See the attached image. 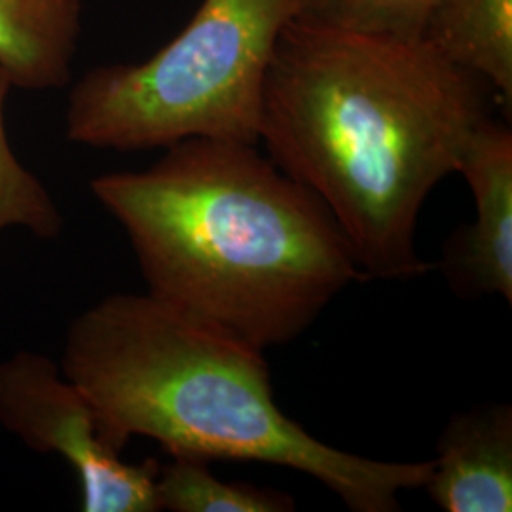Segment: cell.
Here are the masks:
<instances>
[{
    "instance_id": "7a4b0ae2",
    "label": "cell",
    "mask_w": 512,
    "mask_h": 512,
    "mask_svg": "<svg viewBox=\"0 0 512 512\" xmlns=\"http://www.w3.org/2000/svg\"><path fill=\"white\" fill-rule=\"evenodd\" d=\"M90 188L126 232L148 294L264 351L366 279L329 209L258 145L186 139Z\"/></svg>"
},
{
    "instance_id": "52a82bcc",
    "label": "cell",
    "mask_w": 512,
    "mask_h": 512,
    "mask_svg": "<svg viewBox=\"0 0 512 512\" xmlns=\"http://www.w3.org/2000/svg\"><path fill=\"white\" fill-rule=\"evenodd\" d=\"M421 490L446 512H511V404H476L448 421Z\"/></svg>"
},
{
    "instance_id": "7c38bea8",
    "label": "cell",
    "mask_w": 512,
    "mask_h": 512,
    "mask_svg": "<svg viewBox=\"0 0 512 512\" xmlns=\"http://www.w3.org/2000/svg\"><path fill=\"white\" fill-rule=\"evenodd\" d=\"M294 19L366 33L421 37L439 0H293Z\"/></svg>"
},
{
    "instance_id": "6da1fadb",
    "label": "cell",
    "mask_w": 512,
    "mask_h": 512,
    "mask_svg": "<svg viewBox=\"0 0 512 512\" xmlns=\"http://www.w3.org/2000/svg\"><path fill=\"white\" fill-rule=\"evenodd\" d=\"M490 84L421 37L291 19L264 82L258 145L329 209L366 279L433 270L421 207L492 118Z\"/></svg>"
},
{
    "instance_id": "9c48e42d",
    "label": "cell",
    "mask_w": 512,
    "mask_h": 512,
    "mask_svg": "<svg viewBox=\"0 0 512 512\" xmlns=\"http://www.w3.org/2000/svg\"><path fill=\"white\" fill-rule=\"evenodd\" d=\"M421 38L456 67L488 82L511 116L512 0H439Z\"/></svg>"
},
{
    "instance_id": "8fae6325",
    "label": "cell",
    "mask_w": 512,
    "mask_h": 512,
    "mask_svg": "<svg viewBox=\"0 0 512 512\" xmlns=\"http://www.w3.org/2000/svg\"><path fill=\"white\" fill-rule=\"evenodd\" d=\"M16 88L0 65V232L21 228L40 239H54L63 232V215L48 188L21 164L6 131V101Z\"/></svg>"
},
{
    "instance_id": "277c9868",
    "label": "cell",
    "mask_w": 512,
    "mask_h": 512,
    "mask_svg": "<svg viewBox=\"0 0 512 512\" xmlns=\"http://www.w3.org/2000/svg\"><path fill=\"white\" fill-rule=\"evenodd\" d=\"M293 0H203L183 31L139 63L84 74L67 137L118 152L186 139L258 145L264 82Z\"/></svg>"
},
{
    "instance_id": "5b68a950",
    "label": "cell",
    "mask_w": 512,
    "mask_h": 512,
    "mask_svg": "<svg viewBox=\"0 0 512 512\" xmlns=\"http://www.w3.org/2000/svg\"><path fill=\"white\" fill-rule=\"evenodd\" d=\"M0 425L27 448L65 459L84 512H158L160 463H129L84 391L37 351L0 361Z\"/></svg>"
},
{
    "instance_id": "30bf717a",
    "label": "cell",
    "mask_w": 512,
    "mask_h": 512,
    "mask_svg": "<svg viewBox=\"0 0 512 512\" xmlns=\"http://www.w3.org/2000/svg\"><path fill=\"white\" fill-rule=\"evenodd\" d=\"M160 511L293 512L289 494L245 482H222L200 458H171L156 476Z\"/></svg>"
},
{
    "instance_id": "8992f818",
    "label": "cell",
    "mask_w": 512,
    "mask_h": 512,
    "mask_svg": "<svg viewBox=\"0 0 512 512\" xmlns=\"http://www.w3.org/2000/svg\"><path fill=\"white\" fill-rule=\"evenodd\" d=\"M476 217L446 239L439 260L450 289L463 298L499 296L512 304V131L488 118L471 137L459 171Z\"/></svg>"
},
{
    "instance_id": "ba28073f",
    "label": "cell",
    "mask_w": 512,
    "mask_h": 512,
    "mask_svg": "<svg viewBox=\"0 0 512 512\" xmlns=\"http://www.w3.org/2000/svg\"><path fill=\"white\" fill-rule=\"evenodd\" d=\"M84 0H0V65L16 88L52 90L71 78Z\"/></svg>"
},
{
    "instance_id": "3957f363",
    "label": "cell",
    "mask_w": 512,
    "mask_h": 512,
    "mask_svg": "<svg viewBox=\"0 0 512 512\" xmlns=\"http://www.w3.org/2000/svg\"><path fill=\"white\" fill-rule=\"evenodd\" d=\"M59 366L112 440H156L171 458L256 461L315 478L349 511H401L431 461L357 456L289 418L264 349L148 293L105 296L69 327Z\"/></svg>"
}]
</instances>
